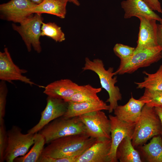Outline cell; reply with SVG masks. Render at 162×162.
I'll use <instances>...</instances> for the list:
<instances>
[{"label": "cell", "mask_w": 162, "mask_h": 162, "mask_svg": "<svg viewBox=\"0 0 162 162\" xmlns=\"http://www.w3.org/2000/svg\"><path fill=\"white\" fill-rule=\"evenodd\" d=\"M96 140L87 133L62 137L48 144L44 148L41 156L55 158L79 157Z\"/></svg>", "instance_id": "cell-1"}, {"label": "cell", "mask_w": 162, "mask_h": 162, "mask_svg": "<svg viewBox=\"0 0 162 162\" xmlns=\"http://www.w3.org/2000/svg\"><path fill=\"white\" fill-rule=\"evenodd\" d=\"M82 70L83 71L91 70L98 75L102 87L109 94V98L106 102L109 103L108 111L109 113H112L118 105V102L121 100L122 98L119 88L115 86L118 81L116 76L113 77L115 75L113 68L110 67L106 70L101 60L96 58L92 61L86 57Z\"/></svg>", "instance_id": "cell-2"}, {"label": "cell", "mask_w": 162, "mask_h": 162, "mask_svg": "<svg viewBox=\"0 0 162 162\" xmlns=\"http://www.w3.org/2000/svg\"><path fill=\"white\" fill-rule=\"evenodd\" d=\"M161 122L155 108L145 104L135 125L131 137L132 145L134 148L138 147L154 136L161 135Z\"/></svg>", "instance_id": "cell-3"}, {"label": "cell", "mask_w": 162, "mask_h": 162, "mask_svg": "<svg viewBox=\"0 0 162 162\" xmlns=\"http://www.w3.org/2000/svg\"><path fill=\"white\" fill-rule=\"evenodd\" d=\"M38 133L44 136L47 144L64 136L86 133L85 126L78 117L66 118L64 116L52 121Z\"/></svg>", "instance_id": "cell-4"}, {"label": "cell", "mask_w": 162, "mask_h": 162, "mask_svg": "<svg viewBox=\"0 0 162 162\" xmlns=\"http://www.w3.org/2000/svg\"><path fill=\"white\" fill-rule=\"evenodd\" d=\"M21 131L20 128L13 125L7 131L8 143L4 154L7 162H14L16 158L24 156L34 144L35 134H23Z\"/></svg>", "instance_id": "cell-5"}, {"label": "cell", "mask_w": 162, "mask_h": 162, "mask_svg": "<svg viewBox=\"0 0 162 162\" xmlns=\"http://www.w3.org/2000/svg\"><path fill=\"white\" fill-rule=\"evenodd\" d=\"M43 18L41 14L35 13L20 23L19 26L12 24L14 30L21 37L28 52L32 47L38 53L42 51L40 37L41 36V26Z\"/></svg>", "instance_id": "cell-6"}, {"label": "cell", "mask_w": 162, "mask_h": 162, "mask_svg": "<svg viewBox=\"0 0 162 162\" xmlns=\"http://www.w3.org/2000/svg\"><path fill=\"white\" fill-rule=\"evenodd\" d=\"M162 47L159 46L135 51L128 60L120 63L118 68L114 72L115 75L131 74L140 68L148 66L162 58Z\"/></svg>", "instance_id": "cell-7"}, {"label": "cell", "mask_w": 162, "mask_h": 162, "mask_svg": "<svg viewBox=\"0 0 162 162\" xmlns=\"http://www.w3.org/2000/svg\"><path fill=\"white\" fill-rule=\"evenodd\" d=\"M78 117L90 136L96 139H111L110 121L102 110L89 112Z\"/></svg>", "instance_id": "cell-8"}, {"label": "cell", "mask_w": 162, "mask_h": 162, "mask_svg": "<svg viewBox=\"0 0 162 162\" xmlns=\"http://www.w3.org/2000/svg\"><path fill=\"white\" fill-rule=\"evenodd\" d=\"M28 72L26 69L20 68L14 62L7 48L0 52V80L1 81L12 83L19 81L31 86L35 85L39 87L44 86L37 84L30 79L23 75Z\"/></svg>", "instance_id": "cell-9"}, {"label": "cell", "mask_w": 162, "mask_h": 162, "mask_svg": "<svg viewBox=\"0 0 162 162\" xmlns=\"http://www.w3.org/2000/svg\"><path fill=\"white\" fill-rule=\"evenodd\" d=\"M36 4L31 0H11L0 5L2 18L20 23L32 16L31 9Z\"/></svg>", "instance_id": "cell-10"}, {"label": "cell", "mask_w": 162, "mask_h": 162, "mask_svg": "<svg viewBox=\"0 0 162 162\" xmlns=\"http://www.w3.org/2000/svg\"><path fill=\"white\" fill-rule=\"evenodd\" d=\"M68 102L64 100L48 96L46 106L41 112L38 123L28 131V133L35 134L53 120L63 116L68 108Z\"/></svg>", "instance_id": "cell-11"}, {"label": "cell", "mask_w": 162, "mask_h": 162, "mask_svg": "<svg viewBox=\"0 0 162 162\" xmlns=\"http://www.w3.org/2000/svg\"><path fill=\"white\" fill-rule=\"evenodd\" d=\"M110 122L111 149L109 154L110 162H117V148L126 137H132L136 124L129 123L118 119L116 116L109 115Z\"/></svg>", "instance_id": "cell-12"}, {"label": "cell", "mask_w": 162, "mask_h": 162, "mask_svg": "<svg viewBox=\"0 0 162 162\" xmlns=\"http://www.w3.org/2000/svg\"><path fill=\"white\" fill-rule=\"evenodd\" d=\"M140 23L137 45L135 51L158 46L157 20L150 17L138 15Z\"/></svg>", "instance_id": "cell-13"}, {"label": "cell", "mask_w": 162, "mask_h": 162, "mask_svg": "<svg viewBox=\"0 0 162 162\" xmlns=\"http://www.w3.org/2000/svg\"><path fill=\"white\" fill-rule=\"evenodd\" d=\"M111 139H97L77 159L76 162H110Z\"/></svg>", "instance_id": "cell-14"}, {"label": "cell", "mask_w": 162, "mask_h": 162, "mask_svg": "<svg viewBox=\"0 0 162 162\" xmlns=\"http://www.w3.org/2000/svg\"><path fill=\"white\" fill-rule=\"evenodd\" d=\"M146 104L143 100H137L132 94L128 102L123 105H118L114 110L115 116L120 120L131 124H136Z\"/></svg>", "instance_id": "cell-15"}, {"label": "cell", "mask_w": 162, "mask_h": 162, "mask_svg": "<svg viewBox=\"0 0 162 162\" xmlns=\"http://www.w3.org/2000/svg\"><path fill=\"white\" fill-rule=\"evenodd\" d=\"M81 86L70 80L62 79L47 85L44 88V93L48 96L64 100L72 96Z\"/></svg>", "instance_id": "cell-16"}, {"label": "cell", "mask_w": 162, "mask_h": 162, "mask_svg": "<svg viewBox=\"0 0 162 162\" xmlns=\"http://www.w3.org/2000/svg\"><path fill=\"white\" fill-rule=\"evenodd\" d=\"M121 4L124 12V19L141 15L150 17L159 22L162 19L142 0H123Z\"/></svg>", "instance_id": "cell-17"}, {"label": "cell", "mask_w": 162, "mask_h": 162, "mask_svg": "<svg viewBox=\"0 0 162 162\" xmlns=\"http://www.w3.org/2000/svg\"><path fill=\"white\" fill-rule=\"evenodd\" d=\"M67 111L63 116L66 118L78 117L89 112L98 110H108L109 105L103 100L85 102L80 103L68 102Z\"/></svg>", "instance_id": "cell-18"}, {"label": "cell", "mask_w": 162, "mask_h": 162, "mask_svg": "<svg viewBox=\"0 0 162 162\" xmlns=\"http://www.w3.org/2000/svg\"><path fill=\"white\" fill-rule=\"evenodd\" d=\"M68 2L62 0H44L36 4L31 10L33 13L48 14L64 18L66 14V5Z\"/></svg>", "instance_id": "cell-19"}, {"label": "cell", "mask_w": 162, "mask_h": 162, "mask_svg": "<svg viewBox=\"0 0 162 162\" xmlns=\"http://www.w3.org/2000/svg\"><path fill=\"white\" fill-rule=\"evenodd\" d=\"M116 157L120 162H142L139 152L133 146L131 137H125L119 145Z\"/></svg>", "instance_id": "cell-20"}, {"label": "cell", "mask_w": 162, "mask_h": 162, "mask_svg": "<svg viewBox=\"0 0 162 162\" xmlns=\"http://www.w3.org/2000/svg\"><path fill=\"white\" fill-rule=\"evenodd\" d=\"M146 161L162 162V138L153 137L150 142L138 147Z\"/></svg>", "instance_id": "cell-21"}, {"label": "cell", "mask_w": 162, "mask_h": 162, "mask_svg": "<svg viewBox=\"0 0 162 162\" xmlns=\"http://www.w3.org/2000/svg\"><path fill=\"white\" fill-rule=\"evenodd\" d=\"M101 88H96L89 84L82 86L80 89L71 97L64 100L67 102L80 103L100 100L97 94L101 91Z\"/></svg>", "instance_id": "cell-22"}, {"label": "cell", "mask_w": 162, "mask_h": 162, "mask_svg": "<svg viewBox=\"0 0 162 162\" xmlns=\"http://www.w3.org/2000/svg\"><path fill=\"white\" fill-rule=\"evenodd\" d=\"M45 140L44 136L38 133L35 134L33 146L27 154L16 158L14 162H38L43 151Z\"/></svg>", "instance_id": "cell-23"}, {"label": "cell", "mask_w": 162, "mask_h": 162, "mask_svg": "<svg viewBox=\"0 0 162 162\" xmlns=\"http://www.w3.org/2000/svg\"><path fill=\"white\" fill-rule=\"evenodd\" d=\"M143 73L146 75L144 80L141 82H135L137 88H145L150 90L162 91V67L161 65L158 70L153 74L146 71Z\"/></svg>", "instance_id": "cell-24"}, {"label": "cell", "mask_w": 162, "mask_h": 162, "mask_svg": "<svg viewBox=\"0 0 162 162\" xmlns=\"http://www.w3.org/2000/svg\"><path fill=\"white\" fill-rule=\"evenodd\" d=\"M41 36L49 37L60 42L65 39L64 34L61 28L54 22H43L41 27Z\"/></svg>", "instance_id": "cell-25"}, {"label": "cell", "mask_w": 162, "mask_h": 162, "mask_svg": "<svg viewBox=\"0 0 162 162\" xmlns=\"http://www.w3.org/2000/svg\"><path fill=\"white\" fill-rule=\"evenodd\" d=\"M139 99L144 101L146 104L151 107H162V91L145 89Z\"/></svg>", "instance_id": "cell-26"}, {"label": "cell", "mask_w": 162, "mask_h": 162, "mask_svg": "<svg viewBox=\"0 0 162 162\" xmlns=\"http://www.w3.org/2000/svg\"><path fill=\"white\" fill-rule=\"evenodd\" d=\"M135 48L121 44L114 46L113 50L115 54L120 59V63L128 60L134 54Z\"/></svg>", "instance_id": "cell-27"}, {"label": "cell", "mask_w": 162, "mask_h": 162, "mask_svg": "<svg viewBox=\"0 0 162 162\" xmlns=\"http://www.w3.org/2000/svg\"><path fill=\"white\" fill-rule=\"evenodd\" d=\"M8 93V88L6 82L1 81L0 82V122L4 120Z\"/></svg>", "instance_id": "cell-28"}, {"label": "cell", "mask_w": 162, "mask_h": 162, "mask_svg": "<svg viewBox=\"0 0 162 162\" xmlns=\"http://www.w3.org/2000/svg\"><path fill=\"white\" fill-rule=\"evenodd\" d=\"M8 143L7 131L4 120L0 122V162L4 161V154Z\"/></svg>", "instance_id": "cell-29"}, {"label": "cell", "mask_w": 162, "mask_h": 162, "mask_svg": "<svg viewBox=\"0 0 162 162\" xmlns=\"http://www.w3.org/2000/svg\"><path fill=\"white\" fill-rule=\"evenodd\" d=\"M79 157H72L55 158L40 156L38 162H76Z\"/></svg>", "instance_id": "cell-30"}, {"label": "cell", "mask_w": 162, "mask_h": 162, "mask_svg": "<svg viewBox=\"0 0 162 162\" xmlns=\"http://www.w3.org/2000/svg\"><path fill=\"white\" fill-rule=\"evenodd\" d=\"M153 11H157L162 13L160 3L158 0H142Z\"/></svg>", "instance_id": "cell-31"}, {"label": "cell", "mask_w": 162, "mask_h": 162, "mask_svg": "<svg viewBox=\"0 0 162 162\" xmlns=\"http://www.w3.org/2000/svg\"><path fill=\"white\" fill-rule=\"evenodd\" d=\"M157 39L158 45L162 47V23L158 24Z\"/></svg>", "instance_id": "cell-32"}, {"label": "cell", "mask_w": 162, "mask_h": 162, "mask_svg": "<svg viewBox=\"0 0 162 162\" xmlns=\"http://www.w3.org/2000/svg\"><path fill=\"white\" fill-rule=\"evenodd\" d=\"M154 108L155 111L158 116L161 122L162 127V131L161 135L162 136V107H158Z\"/></svg>", "instance_id": "cell-33"}, {"label": "cell", "mask_w": 162, "mask_h": 162, "mask_svg": "<svg viewBox=\"0 0 162 162\" xmlns=\"http://www.w3.org/2000/svg\"><path fill=\"white\" fill-rule=\"evenodd\" d=\"M65 0V1H67L68 2H71L77 6H79L80 5V3L78 0Z\"/></svg>", "instance_id": "cell-34"}, {"label": "cell", "mask_w": 162, "mask_h": 162, "mask_svg": "<svg viewBox=\"0 0 162 162\" xmlns=\"http://www.w3.org/2000/svg\"><path fill=\"white\" fill-rule=\"evenodd\" d=\"M32 2L36 4H39L41 3L44 0H31Z\"/></svg>", "instance_id": "cell-35"}, {"label": "cell", "mask_w": 162, "mask_h": 162, "mask_svg": "<svg viewBox=\"0 0 162 162\" xmlns=\"http://www.w3.org/2000/svg\"><path fill=\"white\" fill-rule=\"evenodd\" d=\"M160 23H162V19L161 20V21L160 22Z\"/></svg>", "instance_id": "cell-36"}, {"label": "cell", "mask_w": 162, "mask_h": 162, "mask_svg": "<svg viewBox=\"0 0 162 162\" xmlns=\"http://www.w3.org/2000/svg\"><path fill=\"white\" fill-rule=\"evenodd\" d=\"M161 66L162 67V64L161 65Z\"/></svg>", "instance_id": "cell-37"}]
</instances>
